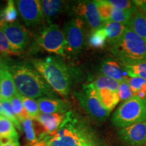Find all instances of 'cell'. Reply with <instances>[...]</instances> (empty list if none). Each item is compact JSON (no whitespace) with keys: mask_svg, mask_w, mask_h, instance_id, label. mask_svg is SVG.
Instances as JSON below:
<instances>
[{"mask_svg":"<svg viewBox=\"0 0 146 146\" xmlns=\"http://www.w3.org/2000/svg\"><path fill=\"white\" fill-rule=\"evenodd\" d=\"M2 114V106H1V103L0 102V114Z\"/></svg>","mask_w":146,"mask_h":146,"instance_id":"f35d334b","label":"cell"},{"mask_svg":"<svg viewBox=\"0 0 146 146\" xmlns=\"http://www.w3.org/2000/svg\"><path fill=\"white\" fill-rule=\"evenodd\" d=\"M100 70L102 74L116 80L120 83L127 81L128 78H129L125 65L111 58H107L102 62L100 65Z\"/></svg>","mask_w":146,"mask_h":146,"instance_id":"4fadbf2b","label":"cell"},{"mask_svg":"<svg viewBox=\"0 0 146 146\" xmlns=\"http://www.w3.org/2000/svg\"><path fill=\"white\" fill-rule=\"evenodd\" d=\"M44 139L46 146H98L85 122L73 111L66 113L59 128Z\"/></svg>","mask_w":146,"mask_h":146,"instance_id":"6da1fadb","label":"cell"},{"mask_svg":"<svg viewBox=\"0 0 146 146\" xmlns=\"http://www.w3.org/2000/svg\"><path fill=\"white\" fill-rule=\"evenodd\" d=\"M0 54L1 56H15L19 54L11 45L2 30H0Z\"/></svg>","mask_w":146,"mask_h":146,"instance_id":"1f68e13d","label":"cell"},{"mask_svg":"<svg viewBox=\"0 0 146 146\" xmlns=\"http://www.w3.org/2000/svg\"><path fill=\"white\" fill-rule=\"evenodd\" d=\"M0 102H1V106H2V114H1V115L10 119L13 123L16 129L20 131H22L23 127H22L21 123H20L19 120L16 117L15 113L14 112L10 100H0Z\"/></svg>","mask_w":146,"mask_h":146,"instance_id":"484cf974","label":"cell"},{"mask_svg":"<svg viewBox=\"0 0 146 146\" xmlns=\"http://www.w3.org/2000/svg\"><path fill=\"white\" fill-rule=\"evenodd\" d=\"M109 3L112 4L114 8L123 10H131L136 12L138 11L137 6L133 1L129 0H108Z\"/></svg>","mask_w":146,"mask_h":146,"instance_id":"836d02e7","label":"cell"},{"mask_svg":"<svg viewBox=\"0 0 146 146\" xmlns=\"http://www.w3.org/2000/svg\"><path fill=\"white\" fill-rule=\"evenodd\" d=\"M144 146H146V143L145 144V145H144Z\"/></svg>","mask_w":146,"mask_h":146,"instance_id":"ab89813d","label":"cell"},{"mask_svg":"<svg viewBox=\"0 0 146 146\" xmlns=\"http://www.w3.org/2000/svg\"><path fill=\"white\" fill-rule=\"evenodd\" d=\"M118 93L120 98V101H123V102L131 99L134 96L132 89L127 81L120 82L119 83Z\"/></svg>","mask_w":146,"mask_h":146,"instance_id":"d6a6232c","label":"cell"},{"mask_svg":"<svg viewBox=\"0 0 146 146\" xmlns=\"http://www.w3.org/2000/svg\"><path fill=\"white\" fill-rule=\"evenodd\" d=\"M133 31L138 35L146 42V14L137 12L134 14L131 21L127 25Z\"/></svg>","mask_w":146,"mask_h":146,"instance_id":"d6986e66","label":"cell"},{"mask_svg":"<svg viewBox=\"0 0 146 146\" xmlns=\"http://www.w3.org/2000/svg\"><path fill=\"white\" fill-rule=\"evenodd\" d=\"M80 105L91 117L98 121L107 119L110 112L106 109L98 98L96 89L89 83L83 85V89L74 94Z\"/></svg>","mask_w":146,"mask_h":146,"instance_id":"52a82bcc","label":"cell"},{"mask_svg":"<svg viewBox=\"0 0 146 146\" xmlns=\"http://www.w3.org/2000/svg\"><path fill=\"white\" fill-rule=\"evenodd\" d=\"M84 22L78 18H72L66 24L64 30L67 41L66 50L72 54H78L83 50L85 43Z\"/></svg>","mask_w":146,"mask_h":146,"instance_id":"ba28073f","label":"cell"},{"mask_svg":"<svg viewBox=\"0 0 146 146\" xmlns=\"http://www.w3.org/2000/svg\"><path fill=\"white\" fill-rule=\"evenodd\" d=\"M3 8H1V5H0V30H2L5 24V22L3 18Z\"/></svg>","mask_w":146,"mask_h":146,"instance_id":"8d00e7d4","label":"cell"},{"mask_svg":"<svg viewBox=\"0 0 146 146\" xmlns=\"http://www.w3.org/2000/svg\"><path fill=\"white\" fill-rule=\"evenodd\" d=\"M21 124L22 127H23V129L25 133V135H26L27 141L29 143V145H31V144L38 141L34 129L33 120L31 118H27V119L24 120Z\"/></svg>","mask_w":146,"mask_h":146,"instance_id":"4dcf8cb0","label":"cell"},{"mask_svg":"<svg viewBox=\"0 0 146 146\" xmlns=\"http://www.w3.org/2000/svg\"><path fill=\"white\" fill-rule=\"evenodd\" d=\"M118 133L127 146H144L146 143V121L122 128Z\"/></svg>","mask_w":146,"mask_h":146,"instance_id":"7c38bea8","label":"cell"},{"mask_svg":"<svg viewBox=\"0 0 146 146\" xmlns=\"http://www.w3.org/2000/svg\"><path fill=\"white\" fill-rule=\"evenodd\" d=\"M135 13V12L131 10H119V9L114 8L112 17L110 21L116 22V23L123 24L127 26Z\"/></svg>","mask_w":146,"mask_h":146,"instance_id":"4316f807","label":"cell"},{"mask_svg":"<svg viewBox=\"0 0 146 146\" xmlns=\"http://www.w3.org/2000/svg\"><path fill=\"white\" fill-rule=\"evenodd\" d=\"M74 14L85 21L93 31L104 26V22L100 18L95 1H81L74 5Z\"/></svg>","mask_w":146,"mask_h":146,"instance_id":"30bf717a","label":"cell"},{"mask_svg":"<svg viewBox=\"0 0 146 146\" xmlns=\"http://www.w3.org/2000/svg\"><path fill=\"white\" fill-rule=\"evenodd\" d=\"M8 70H10V66H9L8 62L3 56H0V78L4 74L5 72Z\"/></svg>","mask_w":146,"mask_h":146,"instance_id":"e575fe53","label":"cell"},{"mask_svg":"<svg viewBox=\"0 0 146 146\" xmlns=\"http://www.w3.org/2000/svg\"><path fill=\"white\" fill-rule=\"evenodd\" d=\"M31 63L53 90L63 96L69 94L71 76L68 68L62 60L49 56L43 59H34Z\"/></svg>","mask_w":146,"mask_h":146,"instance_id":"3957f363","label":"cell"},{"mask_svg":"<svg viewBox=\"0 0 146 146\" xmlns=\"http://www.w3.org/2000/svg\"><path fill=\"white\" fill-rule=\"evenodd\" d=\"M107 36V42L110 45H114L121 39L125 33L127 26L114 21H108L104 23Z\"/></svg>","mask_w":146,"mask_h":146,"instance_id":"2e32d148","label":"cell"},{"mask_svg":"<svg viewBox=\"0 0 146 146\" xmlns=\"http://www.w3.org/2000/svg\"><path fill=\"white\" fill-rule=\"evenodd\" d=\"M132 89L134 96L146 98V79L138 77H129L127 80Z\"/></svg>","mask_w":146,"mask_h":146,"instance_id":"7402d4cb","label":"cell"},{"mask_svg":"<svg viewBox=\"0 0 146 146\" xmlns=\"http://www.w3.org/2000/svg\"><path fill=\"white\" fill-rule=\"evenodd\" d=\"M18 94L27 98L36 99L54 96V90L35 69L26 64L10 66Z\"/></svg>","mask_w":146,"mask_h":146,"instance_id":"7a4b0ae2","label":"cell"},{"mask_svg":"<svg viewBox=\"0 0 146 146\" xmlns=\"http://www.w3.org/2000/svg\"><path fill=\"white\" fill-rule=\"evenodd\" d=\"M2 31L11 45L18 54L28 46L30 35L25 27L18 21L12 23H5Z\"/></svg>","mask_w":146,"mask_h":146,"instance_id":"8fae6325","label":"cell"},{"mask_svg":"<svg viewBox=\"0 0 146 146\" xmlns=\"http://www.w3.org/2000/svg\"><path fill=\"white\" fill-rule=\"evenodd\" d=\"M14 112L15 113L16 117L21 123L25 120L30 118L29 115L24 107L23 102H22L21 95L17 94L12 99L10 100Z\"/></svg>","mask_w":146,"mask_h":146,"instance_id":"cb8c5ba5","label":"cell"},{"mask_svg":"<svg viewBox=\"0 0 146 146\" xmlns=\"http://www.w3.org/2000/svg\"><path fill=\"white\" fill-rule=\"evenodd\" d=\"M0 146H20V143L17 141H12L4 143H1Z\"/></svg>","mask_w":146,"mask_h":146,"instance_id":"74e56055","label":"cell"},{"mask_svg":"<svg viewBox=\"0 0 146 146\" xmlns=\"http://www.w3.org/2000/svg\"><path fill=\"white\" fill-rule=\"evenodd\" d=\"M43 19L49 24H52L54 18L58 17L65 8L66 3L60 0H41L40 1Z\"/></svg>","mask_w":146,"mask_h":146,"instance_id":"9a60e30c","label":"cell"},{"mask_svg":"<svg viewBox=\"0 0 146 146\" xmlns=\"http://www.w3.org/2000/svg\"><path fill=\"white\" fill-rule=\"evenodd\" d=\"M3 18L6 23H12L16 22L18 18V10L15 1L9 0L3 10Z\"/></svg>","mask_w":146,"mask_h":146,"instance_id":"f1b7e54d","label":"cell"},{"mask_svg":"<svg viewBox=\"0 0 146 146\" xmlns=\"http://www.w3.org/2000/svg\"><path fill=\"white\" fill-rule=\"evenodd\" d=\"M146 121V98L137 96L123 102L116 110L112 123L120 129Z\"/></svg>","mask_w":146,"mask_h":146,"instance_id":"5b68a950","label":"cell"},{"mask_svg":"<svg viewBox=\"0 0 146 146\" xmlns=\"http://www.w3.org/2000/svg\"><path fill=\"white\" fill-rule=\"evenodd\" d=\"M15 3L21 19L27 26H36L43 20L39 0H18Z\"/></svg>","mask_w":146,"mask_h":146,"instance_id":"9c48e42d","label":"cell"},{"mask_svg":"<svg viewBox=\"0 0 146 146\" xmlns=\"http://www.w3.org/2000/svg\"><path fill=\"white\" fill-rule=\"evenodd\" d=\"M41 113L44 114H66L68 112V102L54 98L43 97L37 100Z\"/></svg>","mask_w":146,"mask_h":146,"instance_id":"5bb4252c","label":"cell"},{"mask_svg":"<svg viewBox=\"0 0 146 146\" xmlns=\"http://www.w3.org/2000/svg\"><path fill=\"white\" fill-rule=\"evenodd\" d=\"M21 98L24 107H25V110H26L27 113L29 114L30 118H32V119H34L36 116H39L41 112H40L37 101H36L34 99H32V98L23 96L21 95Z\"/></svg>","mask_w":146,"mask_h":146,"instance_id":"83f0119b","label":"cell"},{"mask_svg":"<svg viewBox=\"0 0 146 146\" xmlns=\"http://www.w3.org/2000/svg\"><path fill=\"white\" fill-rule=\"evenodd\" d=\"M95 3L102 21L104 23L110 21L114 8L109 3L108 0H97Z\"/></svg>","mask_w":146,"mask_h":146,"instance_id":"d4e9b609","label":"cell"},{"mask_svg":"<svg viewBox=\"0 0 146 146\" xmlns=\"http://www.w3.org/2000/svg\"><path fill=\"white\" fill-rule=\"evenodd\" d=\"M2 139L18 141L19 135L13 123L8 118L0 114V139Z\"/></svg>","mask_w":146,"mask_h":146,"instance_id":"ffe728a7","label":"cell"},{"mask_svg":"<svg viewBox=\"0 0 146 146\" xmlns=\"http://www.w3.org/2000/svg\"><path fill=\"white\" fill-rule=\"evenodd\" d=\"M110 52L124 65H133L146 62V42L129 27Z\"/></svg>","mask_w":146,"mask_h":146,"instance_id":"277c9868","label":"cell"},{"mask_svg":"<svg viewBox=\"0 0 146 146\" xmlns=\"http://www.w3.org/2000/svg\"><path fill=\"white\" fill-rule=\"evenodd\" d=\"M129 77H138L146 79V62L133 65H125Z\"/></svg>","mask_w":146,"mask_h":146,"instance_id":"f546056e","label":"cell"},{"mask_svg":"<svg viewBox=\"0 0 146 146\" xmlns=\"http://www.w3.org/2000/svg\"><path fill=\"white\" fill-rule=\"evenodd\" d=\"M36 45L47 52L64 56L66 50L67 41L61 29L52 23L42 29L36 39Z\"/></svg>","mask_w":146,"mask_h":146,"instance_id":"8992f818","label":"cell"},{"mask_svg":"<svg viewBox=\"0 0 146 146\" xmlns=\"http://www.w3.org/2000/svg\"><path fill=\"white\" fill-rule=\"evenodd\" d=\"M17 94L13 77L10 70L7 71L0 78V100H10Z\"/></svg>","mask_w":146,"mask_h":146,"instance_id":"e0dca14e","label":"cell"},{"mask_svg":"<svg viewBox=\"0 0 146 146\" xmlns=\"http://www.w3.org/2000/svg\"><path fill=\"white\" fill-rule=\"evenodd\" d=\"M96 91L102 105L110 112H111L120 102L117 91L106 89H98Z\"/></svg>","mask_w":146,"mask_h":146,"instance_id":"ac0fdd59","label":"cell"},{"mask_svg":"<svg viewBox=\"0 0 146 146\" xmlns=\"http://www.w3.org/2000/svg\"><path fill=\"white\" fill-rule=\"evenodd\" d=\"M119 83L120 82L116 81V80L108 77V76L103 75V74H100V75L97 76L94 81L91 82L89 84L96 90L106 89L118 91Z\"/></svg>","mask_w":146,"mask_h":146,"instance_id":"44dd1931","label":"cell"},{"mask_svg":"<svg viewBox=\"0 0 146 146\" xmlns=\"http://www.w3.org/2000/svg\"><path fill=\"white\" fill-rule=\"evenodd\" d=\"M133 3L135 4L137 8H140L141 10L144 12V13H146V0H138V1H133Z\"/></svg>","mask_w":146,"mask_h":146,"instance_id":"d590c367","label":"cell"},{"mask_svg":"<svg viewBox=\"0 0 146 146\" xmlns=\"http://www.w3.org/2000/svg\"><path fill=\"white\" fill-rule=\"evenodd\" d=\"M89 44L94 48H101L107 42V36L104 27L91 33L88 39Z\"/></svg>","mask_w":146,"mask_h":146,"instance_id":"603a6c76","label":"cell"}]
</instances>
